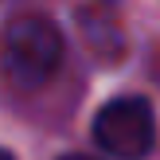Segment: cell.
Masks as SVG:
<instances>
[{"instance_id":"cell-2","label":"cell","mask_w":160,"mask_h":160,"mask_svg":"<svg viewBox=\"0 0 160 160\" xmlns=\"http://www.w3.org/2000/svg\"><path fill=\"white\" fill-rule=\"evenodd\" d=\"M94 141L102 152L117 156V160H141L152 152L156 145V113L145 98L125 94L113 98L98 109L94 117Z\"/></svg>"},{"instance_id":"cell-4","label":"cell","mask_w":160,"mask_h":160,"mask_svg":"<svg viewBox=\"0 0 160 160\" xmlns=\"http://www.w3.org/2000/svg\"><path fill=\"white\" fill-rule=\"evenodd\" d=\"M0 160H16V156H12V152H8V148H0Z\"/></svg>"},{"instance_id":"cell-3","label":"cell","mask_w":160,"mask_h":160,"mask_svg":"<svg viewBox=\"0 0 160 160\" xmlns=\"http://www.w3.org/2000/svg\"><path fill=\"white\" fill-rule=\"evenodd\" d=\"M62 160H98V156H82V152H70V156H62Z\"/></svg>"},{"instance_id":"cell-1","label":"cell","mask_w":160,"mask_h":160,"mask_svg":"<svg viewBox=\"0 0 160 160\" xmlns=\"http://www.w3.org/2000/svg\"><path fill=\"white\" fill-rule=\"evenodd\" d=\"M62 31L51 16L43 12H23L4 23L0 31V70L12 86L35 90L51 82L55 70L62 67Z\"/></svg>"}]
</instances>
